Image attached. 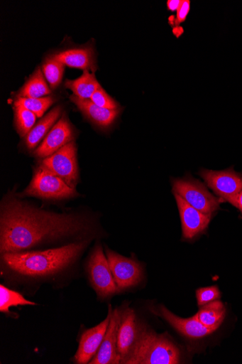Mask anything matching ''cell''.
Returning <instances> with one entry per match:
<instances>
[{
	"label": "cell",
	"mask_w": 242,
	"mask_h": 364,
	"mask_svg": "<svg viewBox=\"0 0 242 364\" xmlns=\"http://www.w3.org/2000/svg\"><path fill=\"white\" fill-rule=\"evenodd\" d=\"M98 237L95 221L87 215L47 211L12 196L0 208V254L53 249Z\"/></svg>",
	"instance_id": "obj_1"
},
{
	"label": "cell",
	"mask_w": 242,
	"mask_h": 364,
	"mask_svg": "<svg viewBox=\"0 0 242 364\" xmlns=\"http://www.w3.org/2000/svg\"><path fill=\"white\" fill-rule=\"evenodd\" d=\"M93 240L63 247L1 254L0 277L5 285L35 295L43 285L60 289L81 277L79 261Z\"/></svg>",
	"instance_id": "obj_2"
},
{
	"label": "cell",
	"mask_w": 242,
	"mask_h": 364,
	"mask_svg": "<svg viewBox=\"0 0 242 364\" xmlns=\"http://www.w3.org/2000/svg\"><path fill=\"white\" fill-rule=\"evenodd\" d=\"M181 353L166 333L158 334L143 323L134 345L122 364H178Z\"/></svg>",
	"instance_id": "obj_3"
},
{
	"label": "cell",
	"mask_w": 242,
	"mask_h": 364,
	"mask_svg": "<svg viewBox=\"0 0 242 364\" xmlns=\"http://www.w3.org/2000/svg\"><path fill=\"white\" fill-rule=\"evenodd\" d=\"M86 278L94 291L97 300L100 302L109 301L120 294L111 270L106 255L99 242H97L84 264Z\"/></svg>",
	"instance_id": "obj_4"
},
{
	"label": "cell",
	"mask_w": 242,
	"mask_h": 364,
	"mask_svg": "<svg viewBox=\"0 0 242 364\" xmlns=\"http://www.w3.org/2000/svg\"><path fill=\"white\" fill-rule=\"evenodd\" d=\"M77 194L75 188L40 166L34 173L30 185L21 196L38 197L48 201H61L75 197Z\"/></svg>",
	"instance_id": "obj_5"
},
{
	"label": "cell",
	"mask_w": 242,
	"mask_h": 364,
	"mask_svg": "<svg viewBox=\"0 0 242 364\" xmlns=\"http://www.w3.org/2000/svg\"><path fill=\"white\" fill-rule=\"evenodd\" d=\"M172 191L196 210L212 215L220 209L223 202L213 195L205 185L192 176L172 181Z\"/></svg>",
	"instance_id": "obj_6"
},
{
	"label": "cell",
	"mask_w": 242,
	"mask_h": 364,
	"mask_svg": "<svg viewBox=\"0 0 242 364\" xmlns=\"http://www.w3.org/2000/svg\"><path fill=\"white\" fill-rule=\"evenodd\" d=\"M106 255L119 293L139 287L145 277L143 264L106 248Z\"/></svg>",
	"instance_id": "obj_7"
},
{
	"label": "cell",
	"mask_w": 242,
	"mask_h": 364,
	"mask_svg": "<svg viewBox=\"0 0 242 364\" xmlns=\"http://www.w3.org/2000/svg\"><path fill=\"white\" fill-rule=\"evenodd\" d=\"M199 174L221 200L235 205L236 197L242 190L241 173L232 167L220 171L202 170Z\"/></svg>",
	"instance_id": "obj_8"
},
{
	"label": "cell",
	"mask_w": 242,
	"mask_h": 364,
	"mask_svg": "<svg viewBox=\"0 0 242 364\" xmlns=\"http://www.w3.org/2000/svg\"><path fill=\"white\" fill-rule=\"evenodd\" d=\"M41 166L75 188L79 178L75 144L69 143L51 156L45 158Z\"/></svg>",
	"instance_id": "obj_9"
},
{
	"label": "cell",
	"mask_w": 242,
	"mask_h": 364,
	"mask_svg": "<svg viewBox=\"0 0 242 364\" xmlns=\"http://www.w3.org/2000/svg\"><path fill=\"white\" fill-rule=\"evenodd\" d=\"M112 312V306L109 304L108 316L105 319L94 327L82 329L78 349L72 358L74 363L89 364L97 355L106 334Z\"/></svg>",
	"instance_id": "obj_10"
},
{
	"label": "cell",
	"mask_w": 242,
	"mask_h": 364,
	"mask_svg": "<svg viewBox=\"0 0 242 364\" xmlns=\"http://www.w3.org/2000/svg\"><path fill=\"white\" fill-rule=\"evenodd\" d=\"M148 310L153 315L165 320L177 332L188 338L200 339L214 333L212 330L201 323L195 315L189 318H180L161 304H150Z\"/></svg>",
	"instance_id": "obj_11"
},
{
	"label": "cell",
	"mask_w": 242,
	"mask_h": 364,
	"mask_svg": "<svg viewBox=\"0 0 242 364\" xmlns=\"http://www.w3.org/2000/svg\"><path fill=\"white\" fill-rule=\"evenodd\" d=\"M121 319V308L113 310L106 334L97 355L89 364H121L118 352V335Z\"/></svg>",
	"instance_id": "obj_12"
},
{
	"label": "cell",
	"mask_w": 242,
	"mask_h": 364,
	"mask_svg": "<svg viewBox=\"0 0 242 364\" xmlns=\"http://www.w3.org/2000/svg\"><path fill=\"white\" fill-rule=\"evenodd\" d=\"M182 225L183 237L192 240L202 234L209 227L212 215L196 210L175 193Z\"/></svg>",
	"instance_id": "obj_13"
},
{
	"label": "cell",
	"mask_w": 242,
	"mask_h": 364,
	"mask_svg": "<svg viewBox=\"0 0 242 364\" xmlns=\"http://www.w3.org/2000/svg\"><path fill=\"white\" fill-rule=\"evenodd\" d=\"M75 139L74 129L66 115L54 125L40 146L33 152L34 156L46 158Z\"/></svg>",
	"instance_id": "obj_14"
},
{
	"label": "cell",
	"mask_w": 242,
	"mask_h": 364,
	"mask_svg": "<svg viewBox=\"0 0 242 364\" xmlns=\"http://www.w3.org/2000/svg\"><path fill=\"white\" fill-rule=\"evenodd\" d=\"M120 308L121 319L118 335V352L122 364L134 345L139 333L140 321H138L134 310L128 305H123Z\"/></svg>",
	"instance_id": "obj_15"
},
{
	"label": "cell",
	"mask_w": 242,
	"mask_h": 364,
	"mask_svg": "<svg viewBox=\"0 0 242 364\" xmlns=\"http://www.w3.org/2000/svg\"><path fill=\"white\" fill-rule=\"evenodd\" d=\"M70 99L87 117L101 127L112 125L121 113L120 108L114 110L101 108L93 103L90 99L80 98L75 95H72Z\"/></svg>",
	"instance_id": "obj_16"
},
{
	"label": "cell",
	"mask_w": 242,
	"mask_h": 364,
	"mask_svg": "<svg viewBox=\"0 0 242 364\" xmlns=\"http://www.w3.org/2000/svg\"><path fill=\"white\" fill-rule=\"evenodd\" d=\"M52 56L69 68L84 71L92 70L93 73L97 70L94 53L92 48L65 50Z\"/></svg>",
	"instance_id": "obj_17"
},
{
	"label": "cell",
	"mask_w": 242,
	"mask_h": 364,
	"mask_svg": "<svg viewBox=\"0 0 242 364\" xmlns=\"http://www.w3.org/2000/svg\"><path fill=\"white\" fill-rule=\"evenodd\" d=\"M38 304L28 301L18 291L9 288L4 284H0V313L8 317L17 318L18 315L12 314L11 309L18 306H37Z\"/></svg>",
	"instance_id": "obj_18"
},
{
	"label": "cell",
	"mask_w": 242,
	"mask_h": 364,
	"mask_svg": "<svg viewBox=\"0 0 242 364\" xmlns=\"http://www.w3.org/2000/svg\"><path fill=\"white\" fill-rule=\"evenodd\" d=\"M62 112L60 106L54 108L48 114L34 126L26 136L25 144L29 150L34 149L48 135L50 128L57 120Z\"/></svg>",
	"instance_id": "obj_19"
},
{
	"label": "cell",
	"mask_w": 242,
	"mask_h": 364,
	"mask_svg": "<svg viewBox=\"0 0 242 364\" xmlns=\"http://www.w3.org/2000/svg\"><path fill=\"white\" fill-rule=\"evenodd\" d=\"M226 312L224 304L219 301H216L200 307L195 316L201 323L214 333L222 324Z\"/></svg>",
	"instance_id": "obj_20"
},
{
	"label": "cell",
	"mask_w": 242,
	"mask_h": 364,
	"mask_svg": "<svg viewBox=\"0 0 242 364\" xmlns=\"http://www.w3.org/2000/svg\"><path fill=\"white\" fill-rule=\"evenodd\" d=\"M65 86L73 91L74 95L83 99H90L94 92L100 87L94 73L84 71L82 76L75 80H66Z\"/></svg>",
	"instance_id": "obj_21"
},
{
	"label": "cell",
	"mask_w": 242,
	"mask_h": 364,
	"mask_svg": "<svg viewBox=\"0 0 242 364\" xmlns=\"http://www.w3.org/2000/svg\"><path fill=\"white\" fill-rule=\"evenodd\" d=\"M51 93L40 68L30 77L19 92L20 97L40 98Z\"/></svg>",
	"instance_id": "obj_22"
},
{
	"label": "cell",
	"mask_w": 242,
	"mask_h": 364,
	"mask_svg": "<svg viewBox=\"0 0 242 364\" xmlns=\"http://www.w3.org/2000/svg\"><path fill=\"white\" fill-rule=\"evenodd\" d=\"M54 102V97L50 96L40 98H30L18 96L14 102V107H23L40 118Z\"/></svg>",
	"instance_id": "obj_23"
},
{
	"label": "cell",
	"mask_w": 242,
	"mask_h": 364,
	"mask_svg": "<svg viewBox=\"0 0 242 364\" xmlns=\"http://www.w3.org/2000/svg\"><path fill=\"white\" fill-rule=\"evenodd\" d=\"M65 65L52 55L43 65V73L52 90L57 88L62 79Z\"/></svg>",
	"instance_id": "obj_24"
},
{
	"label": "cell",
	"mask_w": 242,
	"mask_h": 364,
	"mask_svg": "<svg viewBox=\"0 0 242 364\" xmlns=\"http://www.w3.org/2000/svg\"><path fill=\"white\" fill-rule=\"evenodd\" d=\"M14 113L18 134L21 137H26L35 124L38 117L35 114L21 106L14 107Z\"/></svg>",
	"instance_id": "obj_25"
},
{
	"label": "cell",
	"mask_w": 242,
	"mask_h": 364,
	"mask_svg": "<svg viewBox=\"0 0 242 364\" xmlns=\"http://www.w3.org/2000/svg\"><path fill=\"white\" fill-rule=\"evenodd\" d=\"M197 304L199 307L211 304L221 299V291L218 287L199 288L196 291Z\"/></svg>",
	"instance_id": "obj_26"
},
{
	"label": "cell",
	"mask_w": 242,
	"mask_h": 364,
	"mask_svg": "<svg viewBox=\"0 0 242 364\" xmlns=\"http://www.w3.org/2000/svg\"><path fill=\"white\" fill-rule=\"evenodd\" d=\"M90 100L99 107L109 109H118L119 103L111 97L101 86L92 95Z\"/></svg>",
	"instance_id": "obj_27"
},
{
	"label": "cell",
	"mask_w": 242,
	"mask_h": 364,
	"mask_svg": "<svg viewBox=\"0 0 242 364\" xmlns=\"http://www.w3.org/2000/svg\"><path fill=\"white\" fill-rule=\"evenodd\" d=\"M191 11V2L189 0H182V4L177 13V16L172 17V26H180L185 23Z\"/></svg>",
	"instance_id": "obj_28"
},
{
	"label": "cell",
	"mask_w": 242,
	"mask_h": 364,
	"mask_svg": "<svg viewBox=\"0 0 242 364\" xmlns=\"http://www.w3.org/2000/svg\"><path fill=\"white\" fill-rule=\"evenodd\" d=\"M182 4V0H167V9L172 13H177Z\"/></svg>",
	"instance_id": "obj_29"
},
{
	"label": "cell",
	"mask_w": 242,
	"mask_h": 364,
	"mask_svg": "<svg viewBox=\"0 0 242 364\" xmlns=\"http://www.w3.org/2000/svg\"><path fill=\"white\" fill-rule=\"evenodd\" d=\"M234 207L238 208L242 214V190L236 197Z\"/></svg>",
	"instance_id": "obj_30"
}]
</instances>
